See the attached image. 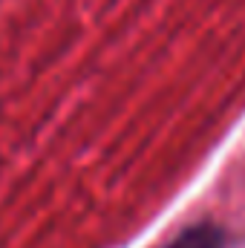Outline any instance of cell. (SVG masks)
Instances as JSON below:
<instances>
[{
    "instance_id": "6da1fadb",
    "label": "cell",
    "mask_w": 245,
    "mask_h": 248,
    "mask_svg": "<svg viewBox=\"0 0 245 248\" xmlns=\"http://www.w3.org/2000/svg\"><path fill=\"white\" fill-rule=\"evenodd\" d=\"M165 248H228V231L214 219H199L182 228Z\"/></svg>"
}]
</instances>
